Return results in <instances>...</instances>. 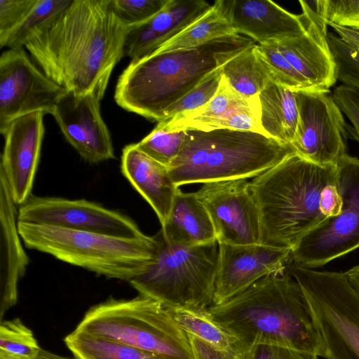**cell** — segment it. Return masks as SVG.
I'll list each match as a JSON object with an SVG mask.
<instances>
[{"instance_id":"obj_13","label":"cell","mask_w":359,"mask_h":359,"mask_svg":"<svg viewBox=\"0 0 359 359\" xmlns=\"http://www.w3.org/2000/svg\"><path fill=\"white\" fill-rule=\"evenodd\" d=\"M18 222L93 232L121 238H143L137 224L118 211L85 199L32 194L19 207Z\"/></svg>"},{"instance_id":"obj_11","label":"cell","mask_w":359,"mask_h":359,"mask_svg":"<svg viewBox=\"0 0 359 359\" xmlns=\"http://www.w3.org/2000/svg\"><path fill=\"white\" fill-rule=\"evenodd\" d=\"M298 122L292 145L316 164L337 165L346 152V124L330 91H294Z\"/></svg>"},{"instance_id":"obj_22","label":"cell","mask_w":359,"mask_h":359,"mask_svg":"<svg viewBox=\"0 0 359 359\" xmlns=\"http://www.w3.org/2000/svg\"><path fill=\"white\" fill-rule=\"evenodd\" d=\"M4 171L0 168V303L3 316L18 300V282L29 258L18 231V211Z\"/></svg>"},{"instance_id":"obj_1","label":"cell","mask_w":359,"mask_h":359,"mask_svg":"<svg viewBox=\"0 0 359 359\" xmlns=\"http://www.w3.org/2000/svg\"><path fill=\"white\" fill-rule=\"evenodd\" d=\"M128 29L111 0H72L25 48L54 82L101 100L114 67L124 56Z\"/></svg>"},{"instance_id":"obj_23","label":"cell","mask_w":359,"mask_h":359,"mask_svg":"<svg viewBox=\"0 0 359 359\" xmlns=\"http://www.w3.org/2000/svg\"><path fill=\"white\" fill-rule=\"evenodd\" d=\"M121 171L151 206L163 225L179 188L173 182L168 168L140 151L135 144H131L123 149Z\"/></svg>"},{"instance_id":"obj_3","label":"cell","mask_w":359,"mask_h":359,"mask_svg":"<svg viewBox=\"0 0 359 359\" xmlns=\"http://www.w3.org/2000/svg\"><path fill=\"white\" fill-rule=\"evenodd\" d=\"M208 311L250 351L278 345L321 356L323 344L299 285L286 267Z\"/></svg>"},{"instance_id":"obj_12","label":"cell","mask_w":359,"mask_h":359,"mask_svg":"<svg viewBox=\"0 0 359 359\" xmlns=\"http://www.w3.org/2000/svg\"><path fill=\"white\" fill-rule=\"evenodd\" d=\"M67 90L32 61L23 48H8L0 57V132L21 116L52 114Z\"/></svg>"},{"instance_id":"obj_8","label":"cell","mask_w":359,"mask_h":359,"mask_svg":"<svg viewBox=\"0 0 359 359\" xmlns=\"http://www.w3.org/2000/svg\"><path fill=\"white\" fill-rule=\"evenodd\" d=\"M153 237L154 260L129 281L131 286L165 307L210 306L219 264L217 241L184 246L168 243L161 230Z\"/></svg>"},{"instance_id":"obj_4","label":"cell","mask_w":359,"mask_h":359,"mask_svg":"<svg viewBox=\"0 0 359 359\" xmlns=\"http://www.w3.org/2000/svg\"><path fill=\"white\" fill-rule=\"evenodd\" d=\"M254 43L236 34L197 48L154 51L131 60L117 81L115 101L123 109L158 123L171 105L209 74Z\"/></svg>"},{"instance_id":"obj_37","label":"cell","mask_w":359,"mask_h":359,"mask_svg":"<svg viewBox=\"0 0 359 359\" xmlns=\"http://www.w3.org/2000/svg\"><path fill=\"white\" fill-rule=\"evenodd\" d=\"M169 0H111L112 9L127 27L140 25L161 11Z\"/></svg>"},{"instance_id":"obj_28","label":"cell","mask_w":359,"mask_h":359,"mask_svg":"<svg viewBox=\"0 0 359 359\" xmlns=\"http://www.w3.org/2000/svg\"><path fill=\"white\" fill-rule=\"evenodd\" d=\"M236 34L217 0L208 11L155 51L197 48L215 39Z\"/></svg>"},{"instance_id":"obj_17","label":"cell","mask_w":359,"mask_h":359,"mask_svg":"<svg viewBox=\"0 0 359 359\" xmlns=\"http://www.w3.org/2000/svg\"><path fill=\"white\" fill-rule=\"evenodd\" d=\"M290 254V249L261 243H219V264L212 304H222L261 278L285 268Z\"/></svg>"},{"instance_id":"obj_41","label":"cell","mask_w":359,"mask_h":359,"mask_svg":"<svg viewBox=\"0 0 359 359\" xmlns=\"http://www.w3.org/2000/svg\"><path fill=\"white\" fill-rule=\"evenodd\" d=\"M187 334L194 359H247L232 351L217 348L196 337Z\"/></svg>"},{"instance_id":"obj_39","label":"cell","mask_w":359,"mask_h":359,"mask_svg":"<svg viewBox=\"0 0 359 359\" xmlns=\"http://www.w3.org/2000/svg\"><path fill=\"white\" fill-rule=\"evenodd\" d=\"M332 95L342 114L352 123L354 132L351 135L359 142V90L341 84L334 89Z\"/></svg>"},{"instance_id":"obj_34","label":"cell","mask_w":359,"mask_h":359,"mask_svg":"<svg viewBox=\"0 0 359 359\" xmlns=\"http://www.w3.org/2000/svg\"><path fill=\"white\" fill-rule=\"evenodd\" d=\"M222 67L205 77L194 88L171 105L163 114L161 121H167L177 114L196 109L215 95L222 79Z\"/></svg>"},{"instance_id":"obj_43","label":"cell","mask_w":359,"mask_h":359,"mask_svg":"<svg viewBox=\"0 0 359 359\" xmlns=\"http://www.w3.org/2000/svg\"><path fill=\"white\" fill-rule=\"evenodd\" d=\"M344 273L351 286L359 294V265L351 268Z\"/></svg>"},{"instance_id":"obj_31","label":"cell","mask_w":359,"mask_h":359,"mask_svg":"<svg viewBox=\"0 0 359 359\" xmlns=\"http://www.w3.org/2000/svg\"><path fill=\"white\" fill-rule=\"evenodd\" d=\"M41 348L32 330L19 319L0 325V353L18 359H37Z\"/></svg>"},{"instance_id":"obj_33","label":"cell","mask_w":359,"mask_h":359,"mask_svg":"<svg viewBox=\"0 0 359 359\" xmlns=\"http://www.w3.org/2000/svg\"><path fill=\"white\" fill-rule=\"evenodd\" d=\"M257 51L271 70L275 82L297 90H314L273 43L257 44Z\"/></svg>"},{"instance_id":"obj_20","label":"cell","mask_w":359,"mask_h":359,"mask_svg":"<svg viewBox=\"0 0 359 359\" xmlns=\"http://www.w3.org/2000/svg\"><path fill=\"white\" fill-rule=\"evenodd\" d=\"M327 27L326 22L311 7L309 22L303 34L272 43L314 90L329 91L337 81Z\"/></svg>"},{"instance_id":"obj_27","label":"cell","mask_w":359,"mask_h":359,"mask_svg":"<svg viewBox=\"0 0 359 359\" xmlns=\"http://www.w3.org/2000/svg\"><path fill=\"white\" fill-rule=\"evenodd\" d=\"M222 75L238 93L247 97L259 94L272 81L273 76L254 43L226 62Z\"/></svg>"},{"instance_id":"obj_19","label":"cell","mask_w":359,"mask_h":359,"mask_svg":"<svg viewBox=\"0 0 359 359\" xmlns=\"http://www.w3.org/2000/svg\"><path fill=\"white\" fill-rule=\"evenodd\" d=\"M44 115L37 111L18 117L1 133L5 141L0 168L6 175L17 205L32 195L45 131Z\"/></svg>"},{"instance_id":"obj_18","label":"cell","mask_w":359,"mask_h":359,"mask_svg":"<svg viewBox=\"0 0 359 359\" xmlns=\"http://www.w3.org/2000/svg\"><path fill=\"white\" fill-rule=\"evenodd\" d=\"M233 29L259 44L303 34L310 20V4L299 1L302 13H292L270 0H218Z\"/></svg>"},{"instance_id":"obj_29","label":"cell","mask_w":359,"mask_h":359,"mask_svg":"<svg viewBox=\"0 0 359 359\" xmlns=\"http://www.w3.org/2000/svg\"><path fill=\"white\" fill-rule=\"evenodd\" d=\"M64 340L76 359H163L126 343L76 330Z\"/></svg>"},{"instance_id":"obj_6","label":"cell","mask_w":359,"mask_h":359,"mask_svg":"<svg viewBox=\"0 0 359 359\" xmlns=\"http://www.w3.org/2000/svg\"><path fill=\"white\" fill-rule=\"evenodd\" d=\"M25 246L108 278L130 281L154 260L153 236L121 238L18 222Z\"/></svg>"},{"instance_id":"obj_21","label":"cell","mask_w":359,"mask_h":359,"mask_svg":"<svg viewBox=\"0 0 359 359\" xmlns=\"http://www.w3.org/2000/svg\"><path fill=\"white\" fill-rule=\"evenodd\" d=\"M204 0H169L149 20L128 27L124 56L135 60L150 55L208 11Z\"/></svg>"},{"instance_id":"obj_7","label":"cell","mask_w":359,"mask_h":359,"mask_svg":"<svg viewBox=\"0 0 359 359\" xmlns=\"http://www.w3.org/2000/svg\"><path fill=\"white\" fill-rule=\"evenodd\" d=\"M119 341L163 359H194L187 333L160 302L140 294L91 307L75 329Z\"/></svg>"},{"instance_id":"obj_44","label":"cell","mask_w":359,"mask_h":359,"mask_svg":"<svg viewBox=\"0 0 359 359\" xmlns=\"http://www.w3.org/2000/svg\"><path fill=\"white\" fill-rule=\"evenodd\" d=\"M37 359H76V358L62 356V355L41 349Z\"/></svg>"},{"instance_id":"obj_24","label":"cell","mask_w":359,"mask_h":359,"mask_svg":"<svg viewBox=\"0 0 359 359\" xmlns=\"http://www.w3.org/2000/svg\"><path fill=\"white\" fill-rule=\"evenodd\" d=\"M162 233L170 243L196 246L217 241L210 217L196 192L177 190Z\"/></svg>"},{"instance_id":"obj_38","label":"cell","mask_w":359,"mask_h":359,"mask_svg":"<svg viewBox=\"0 0 359 359\" xmlns=\"http://www.w3.org/2000/svg\"><path fill=\"white\" fill-rule=\"evenodd\" d=\"M36 0H0V46L31 11Z\"/></svg>"},{"instance_id":"obj_35","label":"cell","mask_w":359,"mask_h":359,"mask_svg":"<svg viewBox=\"0 0 359 359\" xmlns=\"http://www.w3.org/2000/svg\"><path fill=\"white\" fill-rule=\"evenodd\" d=\"M327 40L335 62L337 80L359 90V51L336 34H328Z\"/></svg>"},{"instance_id":"obj_5","label":"cell","mask_w":359,"mask_h":359,"mask_svg":"<svg viewBox=\"0 0 359 359\" xmlns=\"http://www.w3.org/2000/svg\"><path fill=\"white\" fill-rule=\"evenodd\" d=\"M294 154L292 144L257 133L185 130L182 148L168 168L179 187L255 177Z\"/></svg>"},{"instance_id":"obj_2","label":"cell","mask_w":359,"mask_h":359,"mask_svg":"<svg viewBox=\"0 0 359 359\" xmlns=\"http://www.w3.org/2000/svg\"><path fill=\"white\" fill-rule=\"evenodd\" d=\"M260 217L262 245L291 250L310 231L339 215L337 165L294 154L250 182Z\"/></svg>"},{"instance_id":"obj_42","label":"cell","mask_w":359,"mask_h":359,"mask_svg":"<svg viewBox=\"0 0 359 359\" xmlns=\"http://www.w3.org/2000/svg\"><path fill=\"white\" fill-rule=\"evenodd\" d=\"M336 34L351 48L359 51V30L335 24L329 25Z\"/></svg>"},{"instance_id":"obj_32","label":"cell","mask_w":359,"mask_h":359,"mask_svg":"<svg viewBox=\"0 0 359 359\" xmlns=\"http://www.w3.org/2000/svg\"><path fill=\"white\" fill-rule=\"evenodd\" d=\"M185 131L168 132L156 127L136 147L142 152L168 167L180 152Z\"/></svg>"},{"instance_id":"obj_25","label":"cell","mask_w":359,"mask_h":359,"mask_svg":"<svg viewBox=\"0 0 359 359\" xmlns=\"http://www.w3.org/2000/svg\"><path fill=\"white\" fill-rule=\"evenodd\" d=\"M259 98L261 124L266 135L292 144L298 122L294 91L272 81L259 94Z\"/></svg>"},{"instance_id":"obj_9","label":"cell","mask_w":359,"mask_h":359,"mask_svg":"<svg viewBox=\"0 0 359 359\" xmlns=\"http://www.w3.org/2000/svg\"><path fill=\"white\" fill-rule=\"evenodd\" d=\"M323 344L325 359H359V294L344 273L289 263Z\"/></svg>"},{"instance_id":"obj_15","label":"cell","mask_w":359,"mask_h":359,"mask_svg":"<svg viewBox=\"0 0 359 359\" xmlns=\"http://www.w3.org/2000/svg\"><path fill=\"white\" fill-rule=\"evenodd\" d=\"M168 132L231 129L268 136L261 124L259 95L247 97L234 90L222 76L214 97L202 107L176 115L156 126ZM269 137V136H268Z\"/></svg>"},{"instance_id":"obj_16","label":"cell","mask_w":359,"mask_h":359,"mask_svg":"<svg viewBox=\"0 0 359 359\" xmlns=\"http://www.w3.org/2000/svg\"><path fill=\"white\" fill-rule=\"evenodd\" d=\"M100 100L93 94L67 91L52 115L67 142L90 163L114 158L109 131L100 113Z\"/></svg>"},{"instance_id":"obj_14","label":"cell","mask_w":359,"mask_h":359,"mask_svg":"<svg viewBox=\"0 0 359 359\" xmlns=\"http://www.w3.org/2000/svg\"><path fill=\"white\" fill-rule=\"evenodd\" d=\"M196 194L210 217L219 243H260L259 209L247 179L205 183Z\"/></svg>"},{"instance_id":"obj_40","label":"cell","mask_w":359,"mask_h":359,"mask_svg":"<svg viewBox=\"0 0 359 359\" xmlns=\"http://www.w3.org/2000/svg\"><path fill=\"white\" fill-rule=\"evenodd\" d=\"M319 356L287 347L261 344L251 348L247 359H318Z\"/></svg>"},{"instance_id":"obj_45","label":"cell","mask_w":359,"mask_h":359,"mask_svg":"<svg viewBox=\"0 0 359 359\" xmlns=\"http://www.w3.org/2000/svg\"><path fill=\"white\" fill-rule=\"evenodd\" d=\"M0 359H18V358H15L8 356V355L3 354V353H0Z\"/></svg>"},{"instance_id":"obj_26","label":"cell","mask_w":359,"mask_h":359,"mask_svg":"<svg viewBox=\"0 0 359 359\" xmlns=\"http://www.w3.org/2000/svg\"><path fill=\"white\" fill-rule=\"evenodd\" d=\"M208 308L166 307L175 322L187 334L217 348L248 358L250 351L213 318Z\"/></svg>"},{"instance_id":"obj_36","label":"cell","mask_w":359,"mask_h":359,"mask_svg":"<svg viewBox=\"0 0 359 359\" xmlns=\"http://www.w3.org/2000/svg\"><path fill=\"white\" fill-rule=\"evenodd\" d=\"M314 11L327 23L359 30V0H318Z\"/></svg>"},{"instance_id":"obj_10","label":"cell","mask_w":359,"mask_h":359,"mask_svg":"<svg viewBox=\"0 0 359 359\" xmlns=\"http://www.w3.org/2000/svg\"><path fill=\"white\" fill-rule=\"evenodd\" d=\"M337 168L340 213L303 237L291 250L288 262L318 268L359 248V158L347 154Z\"/></svg>"},{"instance_id":"obj_30","label":"cell","mask_w":359,"mask_h":359,"mask_svg":"<svg viewBox=\"0 0 359 359\" xmlns=\"http://www.w3.org/2000/svg\"><path fill=\"white\" fill-rule=\"evenodd\" d=\"M72 0H36L20 25L10 34L3 47L23 48L32 35L66 9Z\"/></svg>"}]
</instances>
